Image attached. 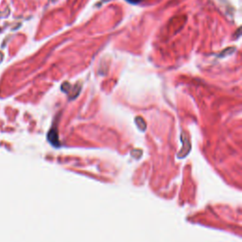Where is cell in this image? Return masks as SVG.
I'll use <instances>...</instances> for the list:
<instances>
[{
    "label": "cell",
    "instance_id": "cell-1",
    "mask_svg": "<svg viewBox=\"0 0 242 242\" xmlns=\"http://www.w3.org/2000/svg\"><path fill=\"white\" fill-rule=\"evenodd\" d=\"M127 1H129V2H131V3H137V2L140 1V0H127Z\"/></svg>",
    "mask_w": 242,
    "mask_h": 242
}]
</instances>
